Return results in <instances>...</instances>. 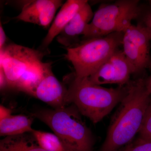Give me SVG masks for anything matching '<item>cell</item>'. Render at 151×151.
I'll use <instances>...</instances> for the list:
<instances>
[{"mask_svg": "<svg viewBox=\"0 0 151 151\" xmlns=\"http://www.w3.org/2000/svg\"><path fill=\"white\" fill-rule=\"evenodd\" d=\"M133 74L124 52L118 49L87 78L91 83L96 85L117 84L124 86L131 81L130 77Z\"/></svg>", "mask_w": 151, "mask_h": 151, "instance_id": "cell-8", "label": "cell"}, {"mask_svg": "<svg viewBox=\"0 0 151 151\" xmlns=\"http://www.w3.org/2000/svg\"><path fill=\"white\" fill-rule=\"evenodd\" d=\"M51 63H45L43 76L32 96L50 105L54 109L69 105L67 88L56 78L52 70Z\"/></svg>", "mask_w": 151, "mask_h": 151, "instance_id": "cell-9", "label": "cell"}, {"mask_svg": "<svg viewBox=\"0 0 151 151\" xmlns=\"http://www.w3.org/2000/svg\"><path fill=\"white\" fill-rule=\"evenodd\" d=\"M126 151H151V141L145 142L134 143Z\"/></svg>", "mask_w": 151, "mask_h": 151, "instance_id": "cell-19", "label": "cell"}, {"mask_svg": "<svg viewBox=\"0 0 151 151\" xmlns=\"http://www.w3.org/2000/svg\"><path fill=\"white\" fill-rule=\"evenodd\" d=\"M151 141V98L149 103L142 125L139 133V137L135 143Z\"/></svg>", "mask_w": 151, "mask_h": 151, "instance_id": "cell-17", "label": "cell"}, {"mask_svg": "<svg viewBox=\"0 0 151 151\" xmlns=\"http://www.w3.org/2000/svg\"><path fill=\"white\" fill-rule=\"evenodd\" d=\"M43 52L15 44L1 50V66L6 77L8 86L15 89L19 79L28 68L41 62Z\"/></svg>", "mask_w": 151, "mask_h": 151, "instance_id": "cell-7", "label": "cell"}, {"mask_svg": "<svg viewBox=\"0 0 151 151\" xmlns=\"http://www.w3.org/2000/svg\"><path fill=\"white\" fill-rule=\"evenodd\" d=\"M151 98L145 79L139 78L127 84V94L99 151H118L133 139L140 131Z\"/></svg>", "mask_w": 151, "mask_h": 151, "instance_id": "cell-1", "label": "cell"}, {"mask_svg": "<svg viewBox=\"0 0 151 151\" xmlns=\"http://www.w3.org/2000/svg\"><path fill=\"white\" fill-rule=\"evenodd\" d=\"M45 63L41 61L30 66L19 79L15 89L32 96L43 76Z\"/></svg>", "mask_w": 151, "mask_h": 151, "instance_id": "cell-15", "label": "cell"}, {"mask_svg": "<svg viewBox=\"0 0 151 151\" xmlns=\"http://www.w3.org/2000/svg\"><path fill=\"white\" fill-rule=\"evenodd\" d=\"M86 0H68L58 13L42 43V49H46L52 41L64 29L74 16L86 4ZM42 49L40 50H42Z\"/></svg>", "mask_w": 151, "mask_h": 151, "instance_id": "cell-12", "label": "cell"}, {"mask_svg": "<svg viewBox=\"0 0 151 151\" xmlns=\"http://www.w3.org/2000/svg\"><path fill=\"white\" fill-rule=\"evenodd\" d=\"M12 111L10 109L6 108L3 105L0 106V119H4L11 115Z\"/></svg>", "mask_w": 151, "mask_h": 151, "instance_id": "cell-22", "label": "cell"}, {"mask_svg": "<svg viewBox=\"0 0 151 151\" xmlns=\"http://www.w3.org/2000/svg\"><path fill=\"white\" fill-rule=\"evenodd\" d=\"M7 86H9L3 68L0 67V87L1 90L5 89Z\"/></svg>", "mask_w": 151, "mask_h": 151, "instance_id": "cell-20", "label": "cell"}, {"mask_svg": "<svg viewBox=\"0 0 151 151\" xmlns=\"http://www.w3.org/2000/svg\"><path fill=\"white\" fill-rule=\"evenodd\" d=\"M32 117L11 114L0 119V135L6 137L31 133L33 130Z\"/></svg>", "mask_w": 151, "mask_h": 151, "instance_id": "cell-14", "label": "cell"}, {"mask_svg": "<svg viewBox=\"0 0 151 151\" xmlns=\"http://www.w3.org/2000/svg\"><path fill=\"white\" fill-rule=\"evenodd\" d=\"M23 3L21 12L15 19L44 28L49 26L57 11L63 4L61 0H32Z\"/></svg>", "mask_w": 151, "mask_h": 151, "instance_id": "cell-10", "label": "cell"}, {"mask_svg": "<svg viewBox=\"0 0 151 151\" xmlns=\"http://www.w3.org/2000/svg\"><path fill=\"white\" fill-rule=\"evenodd\" d=\"M33 135L39 145L46 151H73L54 134L33 129Z\"/></svg>", "mask_w": 151, "mask_h": 151, "instance_id": "cell-16", "label": "cell"}, {"mask_svg": "<svg viewBox=\"0 0 151 151\" xmlns=\"http://www.w3.org/2000/svg\"><path fill=\"white\" fill-rule=\"evenodd\" d=\"M0 151H46L31 133L5 137L0 141Z\"/></svg>", "mask_w": 151, "mask_h": 151, "instance_id": "cell-13", "label": "cell"}, {"mask_svg": "<svg viewBox=\"0 0 151 151\" xmlns=\"http://www.w3.org/2000/svg\"><path fill=\"white\" fill-rule=\"evenodd\" d=\"M6 40L5 32L3 29L1 23L0 25V50H2L5 47V43Z\"/></svg>", "mask_w": 151, "mask_h": 151, "instance_id": "cell-21", "label": "cell"}, {"mask_svg": "<svg viewBox=\"0 0 151 151\" xmlns=\"http://www.w3.org/2000/svg\"><path fill=\"white\" fill-rule=\"evenodd\" d=\"M151 35L147 30L138 23L131 25L124 32L123 51L133 74H139L151 68Z\"/></svg>", "mask_w": 151, "mask_h": 151, "instance_id": "cell-6", "label": "cell"}, {"mask_svg": "<svg viewBox=\"0 0 151 151\" xmlns=\"http://www.w3.org/2000/svg\"><path fill=\"white\" fill-rule=\"evenodd\" d=\"M123 32L88 39L78 45L67 48L66 59L72 63L75 76L88 78L122 45Z\"/></svg>", "mask_w": 151, "mask_h": 151, "instance_id": "cell-4", "label": "cell"}, {"mask_svg": "<svg viewBox=\"0 0 151 151\" xmlns=\"http://www.w3.org/2000/svg\"><path fill=\"white\" fill-rule=\"evenodd\" d=\"M31 115L46 124L73 151H93V134L75 105L38 110Z\"/></svg>", "mask_w": 151, "mask_h": 151, "instance_id": "cell-3", "label": "cell"}, {"mask_svg": "<svg viewBox=\"0 0 151 151\" xmlns=\"http://www.w3.org/2000/svg\"><path fill=\"white\" fill-rule=\"evenodd\" d=\"M139 1L120 0L102 4L86 26L83 36L86 39L102 37L115 32H124L137 19L140 11Z\"/></svg>", "mask_w": 151, "mask_h": 151, "instance_id": "cell-5", "label": "cell"}, {"mask_svg": "<svg viewBox=\"0 0 151 151\" xmlns=\"http://www.w3.org/2000/svg\"><path fill=\"white\" fill-rule=\"evenodd\" d=\"M140 24L147 30L151 37V6L146 9L141 6L140 11L137 19Z\"/></svg>", "mask_w": 151, "mask_h": 151, "instance_id": "cell-18", "label": "cell"}, {"mask_svg": "<svg viewBox=\"0 0 151 151\" xmlns=\"http://www.w3.org/2000/svg\"><path fill=\"white\" fill-rule=\"evenodd\" d=\"M68 103H73L81 115L97 124L121 103L127 92V84L107 88L92 84L87 78L73 74L67 89Z\"/></svg>", "mask_w": 151, "mask_h": 151, "instance_id": "cell-2", "label": "cell"}, {"mask_svg": "<svg viewBox=\"0 0 151 151\" xmlns=\"http://www.w3.org/2000/svg\"><path fill=\"white\" fill-rule=\"evenodd\" d=\"M94 14L88 2L57 37V41L63 46L72 47L78 37L83 35L85 28L92 21Z\"/></svg>", "mask_w": 151, "mask_h": 151, "instance_id": "cell-11", "label": "cell"}, {"mask_svg": "<svg viewBox=\"0 0 151 151\" xmlns=\"http://www.w3.org/2000/svg\"><path fill=\"white\" fill-rule=\"evenodd\" d=\"M146 86L151 93V75L145 79Z\"/></svg>", "mask_w": 151, "mask_h": 151, "instance_id": "cell-23", "label": "cell"}]
</instances>
